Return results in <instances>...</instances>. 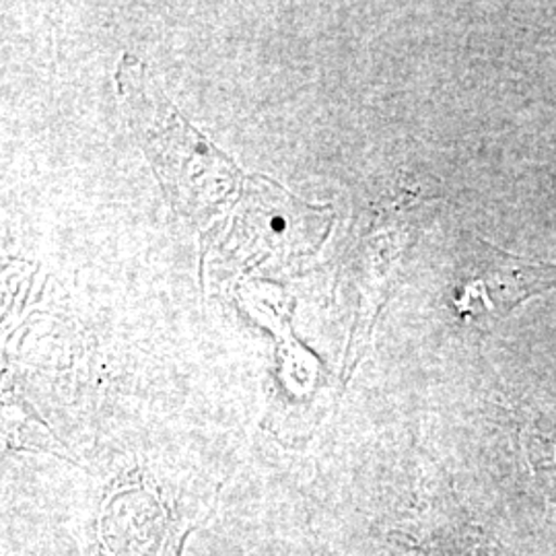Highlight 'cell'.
I'll return each mask as SVG.
<instances>
[{
	"label": "cell",
	"instance_id": "cell-2",
	"mask_svg": "<svg viewBox=\"0 0 556 556\" xmlns=\"http://www.w3.org/2000/svg\"><path fill=\"white\" fill-rule=\"evenodd\" d=\"M91 556H179L188 528H179L172 511L147 495L139 534V493H122L105 503Z\"/></svg>",
	"mask_w": 556,
	"mask_h": 556
},
{
	"label": "cell",
	"instance_id": "cell-1",
	"mask_svg": "<svg viewBox=\"0 0 556 556\" xmlns=\"http://www.w3.org/2000/svg\"><path fill=\"white\" fill-rule=\"evenodd\" d=\"M118 80L128 116L172 202L194 220L211 219L220 202L236 194L241 172L179 118L137 60H122Z\"/></svg>",
	"mask_w": 556,
	"mask_h": 556
},
{
	"label": "cell",
	"instance_id": "cell-3",
	"mask_svg": "<svg viewBox=\"0 0 556 556\" xmlns=\"http://www.w3.org/2000/svg\"><path fill=\"white\" fill-rule=\"evenodd\" d=\"M555 287L556 264L495 252V260L457 298V309L475 324H497L521 301Z\"/></svg>",
	"mask_w": 556,
	"mask_h": 556
}]
</instances>
